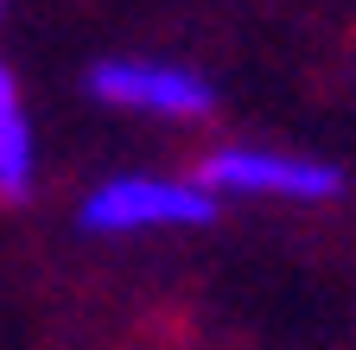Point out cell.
<instances>
[{"instance_id":"cell-1","label":"cell","mask_w":356,"mask_h":350,"mask_svg":"<svg viewBox=\"0 0 356 350\" xmlns=\"http://www.w3.org/2000/svg\"><path fill=\"white\" fill-rule=\"evenodd\" d=\"M216 216V191L197 179H108L83 198V230L134 236V230H191Z\"/></svg>"},{"instance_id":"cell-2","label":"cell","mask_w":356,"mask_h":350,"mask_svg":"<svg viewBox=\"0 0 356 350\" xmlns=\"http://www.w3.org/2000/svg\"><path fill=\"white\" fill-rule=\"evenodd\" d=\"M197 185L216 198H286V204H325L343 191V172L325 159H299V153H267V147H222L204 159Z\"/></svg>"},{"instance_id":"cell-3","label":"cell","mask_w":356,"mask_h":350,"mask_svg":"<svg viewBox=\"0 0 356 350\" xmlns=\"http://www.w3.org/2000/svg\"><path fill=\"white\" fill-rule=\"evenodd\" d=\"M89 96L134 115H165V121H197L216 102L191 64H159V58H102L89 70Z\"/></svg>"},{"instance_id":"cell-4","label":"cell","mask_w":356,"mask_h":350,"mask_svg":"<svg viewBox=\"0 0 356 350\" xmlns=\"http://www.w3.org/2000/svg\"><path fill=\"white\" fill-rule=\"evenodd\" d=\"M38 185V153H32V121H26V96L13 70L0 64V198L26 204Z\"/></svg>"}]
</instances>
